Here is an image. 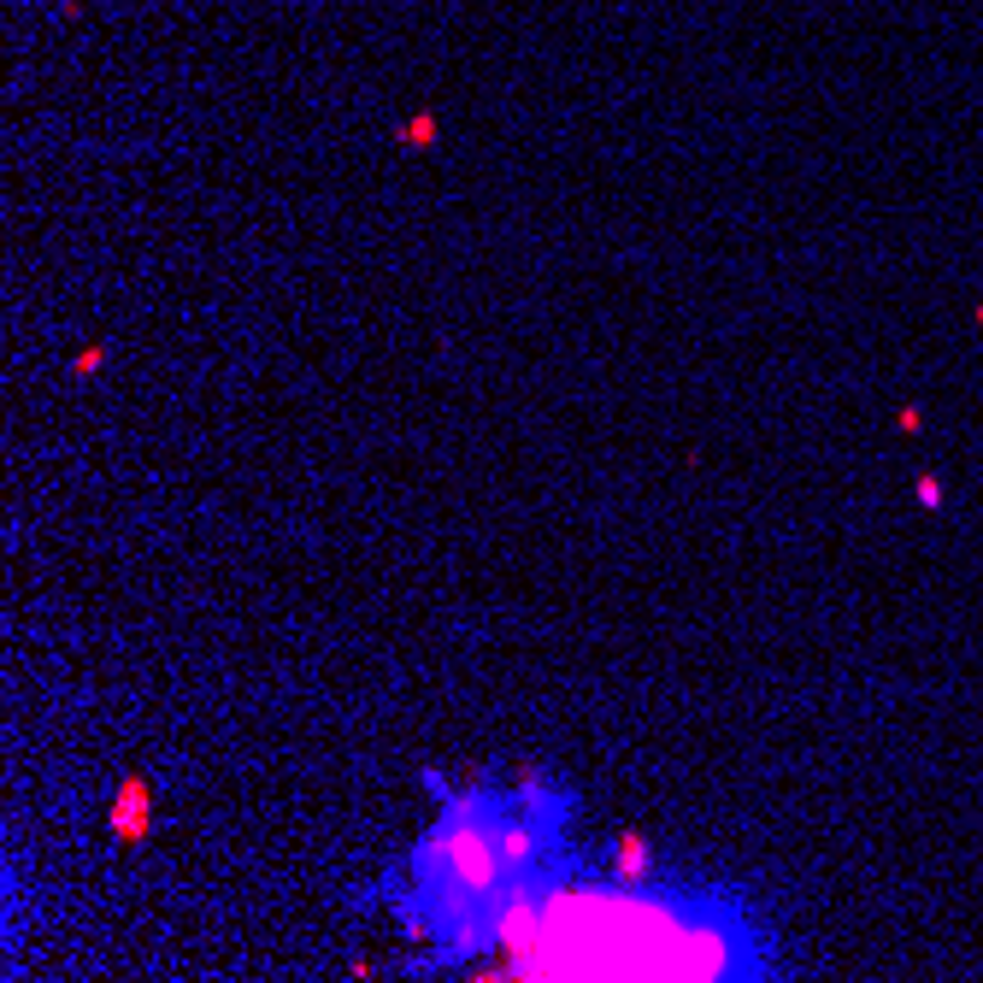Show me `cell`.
<instances>
[{"label":"cell","instance_id":"1","mask_svg":"<svg viewBox=\"0 0 983 983\" xmlns=\"http://www.w3.org/2000/svg\"><path fill=\"white\" fill-rule=\"evenodd\" d=\"M148 831H153V795L142 777H124L119 801H112V836H119V843H142Z\"/></svg>","mask_w":983,"mask_h":983},{"label":"cell","instance_id":"2","mask_svg":"<svg viewBox=\"0 0 983 983\" xmlns=\"http://www.w3.org/2000/svg\"><path fill=\"white\" fill-rule=\"evenodd\" d=\"M613 872H618V877H642V872H648V836H642V831H625V836H618Z\"/></svg>","mask_w":983,"mask_h":983},{"label":"cell","instance_id":"3","mask_svg":"<svg viewBox=\"0 0 983 983\" xmlns=\"http://www.w3.org/2000/svg\"><path fill=\"white\" fill-rule=\"evenodd\" d=\"M401 142H407V148H430V142H437V119H413L401 130Z\"/></svg>","mask_w":983,"mask_h":983},{"label":"cell","instance_id":"4","mask_svg":"<svg viewBox=\"0 0 983 983\" xmlns=\"http://www.w3.org/2000/svg\"><path fill=\"white\" fill-rule=\"evenodd\" d=\"M913 495H919V507H924V513H936V507H943V483H936V477H919V489H913Z\"/></svg>","mask_w":983,"mask_h":983},{"label":"cell","instance_id":"5","mask_svg":"<svg viewBox=\"0 0 983 983\" xmlns=\"http://www.w3.org/2000/svg\"><path fill=\"white\" fill-rule=\"evenodd\" d=\"M100 359H107L100 348H83V359H77V378H95V371H100Z\"/></svg>","mask_w":983,"mask_h":983},{"label":"cell","instance_id":"6","mask_svg":"<svg viewBox=\"0 0 983 983\" xmlns=\"http://www.w3.org/2000/svg\"><path fill=\"white\" fill-rule=\"evenodd\" d=\"M895 425H901V430H907V437H913V430H924V413H919V407H907L901 418H895Z\"/></svg>","mask_w":983,"mask_h":983},{"label":"cell","instance_id":"7","mask_svg":"<svg viewBox=\"0 0 983 983\" xmlns=\"http://www.w3.org/2000/svg\"><path fill=\"white\" fill-rule=\"evenodd\" d=\"M978 330H983V300H978Z\"/></svg>","mask_w":983,"mask_h":983}]
</instances>
